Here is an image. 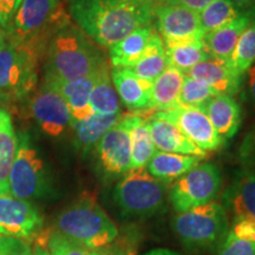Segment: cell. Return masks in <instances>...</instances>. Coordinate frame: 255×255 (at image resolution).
<instances>
[{"label": "cell", "instance_id": "obj_11", "mask_svg": "<svg viewBox=\"0 0 255 255\" xmlns=\"http://www.w3.org/2000/svg\"><path fill=\"white\" fill-rule=\"evenodd\" d=\"M130 123L131 114L122 115V119L102 137L96 145L98 164L107 176H122L130 170Z\"/></svg>", "mask_w": 255, "mask_h": 255}, {"label": "cell", "instance_id": "obj_14", "mask_svg": "<svg viewBox=\"0 0 255 255\" xmlns=\"http://www.w3.org/2000/svg\"><path fill=\"white\" fill-rule=\"evenodd\" d=\"M154 24L163 41L202 40L205 37L199 13L181 6L156 5Z\"/></svg>", "mask_w": 255, "mask_h": 255}, {"label": "cell", "instance_id": "obj_48", "mask_svg": "<svg viewBox=\"0 0 255 255\" xmlns=\"http://www.w3.org/2000/svg\"><path fill=\"white\" fill-rule=\"evenodd\" d=\"M20 255H33V254H32V252H31L30 246H27L26 248H25V250L23 251V253H21Z\"/></svg>", "mask_w": 255, "mask_h": 255}, {"label": "cell", "instance_id": "obj_16", "mask_svg": "<svg viewBox=\"0 0 255 255\" xmlns=\"http://www.w3.org/2000/svg\"><path fill=\"white\" fill-rule=\"evenodd\" d=\"M213 89L218 95L234 96L240 91L242 75L229 65L228 60L210 58L201 62L184 73Z\"/></svg>", "mask_w": 255, "mask_h": 255}, {"label": "cell", "instance_id": "obj_9", "mask_svg": "<svg viewBox=\"0 0 255 255\" xmlns=\"http://www.w3.org/2000/svg\"><path fill=\"white\" fill-rule=\"evenodd\" d=\"M222 189L221 170L214 163L196 165L177 178L169 190V200L175 212L184 213L214 202Z\"/></svg>", "mask_w": 255, "mask_h": 255}, {"label": "cell", "instance_id": "obj_26", "mask_svg": "<svg viewBox=\"0 0 255 255\" xmlns=\"http://www.w3.org/2000/svg\"><path fill=\"white\" fill-rule=\"evenodd\" d=\"M110 65L108 60L98 69L90 95V107L94 114L117 115L121 114L119 95L111 81Z\"/></svg>", "mask_w": 255, "mask_h": 255}, {"label": "cell", "instance_id": "obj_5", "mask_svg": "<svg viewBox=\"0 0 255 255\" xmlns=\"http://www.w3.org/2000/svg\"><path fill=\"white\" fill-rule=\"evenodd\" d=\"M169 184L145 168L130 169L114 189V201L127 218H150L164 207Z\"/></svg>", "mask_w": 255, "mask_h": 255}, {"label": "cell", "instance_id": "obj_12", "mask_svg": "<svg viewBox=\"0 0 255 255\" xmlns=\"http://www.w3.org/2000/svg\"><path fill=\"white\" fill-rule=\"evenodd\" d=\"M43 218L33 203L0 194V234L27 242L39 234Z\"/></svg>", "mask_w": 255, "mask_h": 255}, {"label": "cell", "instance_id": "obj_21", "mask_svg": "<svg viewBox=\"0 0 255 255\" xmlns=\"http://www.w3.org/2000/svg\"><path fill=\"white\" fill-rule=\"evenodd\" d=\"M255 20V15L245 13L218 30L209 32L203 37V47L213 59L228 60L232 56L239 38Z\"/></svg>", "mask_w": 255, "mask_h": 255}, {"label": "cell", "instance_id": "obj_13", "mask_svg": "<svg viewBox=\"0 0 255 255\" xmlns=\"http://www.w3.org/2000/svg\"><path fill=\"white\" fill-rule=\"evenodd\" d=\"M30 114L41 131L51 137L62 136L71 129L72 117L70 110L56 90L46 84H41L30 98Z\"/></svg>", "mask_w": 255, "mask_h": 255}, {"label": "cell", "instance_id": "obj_29", "mask_svg": "<svg viewBox=\"0 0 255 255\" xmlns=\"http://www.w3.org/2000/svg\"><path fill=\"white\" fill-rule=\"evenodd\" d=\"M165 49L167 65L181 70L186 73L188 70L201 62L210 59L208 53L203 47L202 40L186 41H163Z\"/></svg>", "mask_w": 255, "mask_h": 255}, {"label": "cell", "instance_id": "obj_18", "mask_svg": "<svg viewBox=\"0 0 255 255\" xmlns=\"http://www.w3.org/2000/svg\"><path fill=\"white\" fill-rule=\"evenodd\" d=\"M97 71L89 77L77 79V81H63V79L44 76V84L56 90L65 101L73 122L87 120L94 115V111L90 107V95Z\"/></svg>", "mask_w": 255, "mask_h": 255}, {"label": "cell", "instance_id": "obj_38", "mask_svg": "<svg viewBox=\"0 0 255 255\" xmlns=\"http://www.w3.org/2000/svg\"><path fill=\"white\" fill-rule=\"evenodd\" d=\"M27 246V242L0 234V255H20Z\"/></svg>", "mask_w": 255, "mask_h": 255}, {"label": "cell", "instance_id": "obj_39", "mask_svg": "<svg viewBox=\"0 0 255 255\" xmlns=\"http://www.w3.org/2000/svg\"><path fill=\"white\" fill-rule=\"evenodd\" d=\"M214 0H163L164 4L181 6V7L195 11L197 13H200L203 8H206Z\"/></svg>", "mask_w": 255, "mask_h": 255}, {"label": "cell", "instance_id": "obj_50", "mask_svg": "<svg viewBox=\"0 0 255 255\" xmlns=\"http://www.w3.org/2000/svg\"><path fill=\"white\" fill-rule=\"evenodd\" d=\"M0 100H1V96H0Z\"/></svg>", "mask_w": 255, "mask_h": 255}, {"label": "cell", "instance_id": "obj_37", "mask_svg": "<svg viewBox=\"0 0 255 255\" xmlns=\"http://www.w3.org/2000/svg\"><path fill=\"white\" fill-rule=\"evenodd\" d=\"M231 232L235 237L245 240L255 241V223L245 219H237L233 222Z\"/></svg>", "mask_w": 255, "mask_h": 255}, {"label": "cell", "instance_id": "obj_27", "mask_svg": "<svg viewBox=\"0 0 255 255\" xmlns=\"http://www.w3.org/2000/svg\"><path fill=\"white\" fill-rule=\"evenodd\" d=\"M129 136L131 150L130 169L145 168L156 152V148L152 142L148 122L141 115L131 113Z\"/></svg>", "mask_w": 255, "mask_h": 255}, {"label": "cell", "instance_id": "obj_19", "mask_svg": "<svg viewBox=\"0 0 255 255\" xmlns=\"http://www.w3.org/2000/svg\"><path fill=\"white\" fill-rule=\"evenodd\" d=\"M200 109L207 115L223 142L237 135L242 122V110L232 96L216 95Z\"/></svg>", "mask_w": 255, "mask_h": 255}, {"label": "cell", "instance_id": "obj_45", "mask_svg": "<svg viewBox=\"0 0 255 255\" xmlns=\"http://www.w3.org/2000/svg\"><path fill=\"white\" fill-rule=\"evenodd\" d=\"M9 31H11V23H8V21L0 14V34L7 37L9 34Z\"/></svg>", "mask_w": 255, "mask_h": 255}, {"label": "cell", "instance_id": "obj_7", "mask_svg": "<svg viewBox=\"0 0 255 255\" xmlns=\"http://www.w3.org/2000/svg\"><path fill=\"white\" fill-rule=\"evenodd\" d=\"M171 227L189 248H210L227 237V213L222 205L210 202L178 213L171 220Z\"/></svg>", "mask_w": 255, "mask_h": 255}, {"label": "cell", "instance_id": "obj_25", "mask_svg": "<svg viewBox=\"0 0 255 255\" xmlns=\"http://www.w3.org/2000/svg\"><path fill=\"white\" fill-rule=\"evenodd\" d=\"M154 26H143L132 31L126 38L109 49V59L113 68H132L141 58Z\"/></svg>", "mask_w": 255, "mask_h": 255}, {"label": "cell", "instance_id": "obj_34", "mask_svg": "<svg viewBox=\"0 0 255 255\" xmlns=\"http://www.w3.org/2000/svg\"><path fill=\"white\" fill-rule=\"evenodd\" d=\"M43 240L51 255H107L101 252L88 250L77 244H73L58 234L56 231L49 232V234L44 235Z\"/></svg>", "mask_w": 255, "mask_h": 255}, {"label": "cell", "instance_id": "obj_30", "mask_svg": "<svg viewBox=\"0 0 255 255\" xmlns=\"http://www.w3.org/2000/svg\"><path fill=\"white\" fill-rule=\"evenodd\" d=\"M165 68H167V58H165L163 39L154 30L141 58L130 69L139 78L152 83Z\"/></svg>", "mask_w": 255, "mask_h": 255}, {"label": "cell", "instance_id": "obj_49", "mask_svg": "<svg viewBox=\"0 0 255 255\" xmlns=\"http://www.w3.org/2000/svg\"><path fill=\"white\" fill-rule=\"evenodd\" d=\"M254 11H255V0H254Z\"/></svg>", "mask_w": 255, "mask_h": 255}, {"label": "cell", "instance_id": "obj_23", "mask_svg": "<svg viewBox=\"0 0 255 255\" xmlns=\"http://www.w3.org/2000/svg\"><path fill=\"white\" fill-rule=\"evenodd\" d=\"M184 79V73L171 65L152 82L150 107L146 113L150 115L178 107V96Z\"/></svg>", "mask_w": 255, "mask_h": 255}, {"label": "cell", "instance_id": "obj_36", "mask_svg": "<svg viewBox=\"0 0 255 255\" xmlns=\"http://www.w3.org/2000/svg\"><path fill=\"white\" fill-rule=\"evenodd\" d=\"M239 157L242 167L255 170V127L245 136L239 150Z\"/></svg>", "mask_w": 255, "mask_h": 255}, {"label": "cell", "instance_id": "obj_4", "mask_svg": "<svg viewBox=\"0 0 255 255\" xmlns=\"http://www.w3.org/2000/svg\"><path fill=\"white\" fill-rule=\"evenodd\" d=\"M56 232L73 244L98 251L119 235L115 223L95 197L85 195L66 207L56 219Z\"/></svg>", "mask_w": 255, "mask_h": 255}, {"label": "cell", "instance_id": "obj_1", "mask_svg": "<svg viewBox=\"0 0 255 255\" xmlns=\"http://www.w3.org/2000/svg\"><path fill=\"white\" fill-rule=\"evenodd\" d=\"M68 8L72 20L95 44L109 49L132 31L154 24V5L69 0Z\"/></svg>", "mask_w": 255, "mask_h": 255}, {"label": "cell", "instance_id": "obj_44", "mask_svg": "<svg viewBox=\"0 0 255 255\" xmlns=\"http://www.w3.org/2000/svg\"><path fill=\"white\" fill-rule=\"evenodd\" d=\"M33 255H51L50 252L47 251L45 242H44L43 239H37L36 245L33 247V252H32Z\"/></svg>", "mask_w": 255, "mask_h": 255}, {"label": "cell", "instance_id": "obj_31", "mask_svg": "<svg viewBox=\"0 0 255 255\" xmlns=\"http://www.w3.org/2000/svg\"><path fill=\"white\" fill-rule=\"evenodd\" d=\"M242 14L245 13L239 11L227 0H214L199 13L201 27L205 34L218 30Z\"/></svg>", "mask_w": 255, "mask_h": 255}, {"label": "cell", "instance_id": "obj_47", "mask_svg": "<svg viewBox=\"0 0 255 255\" xmlns=\"http://www.w3.org/2000/svg\"><path fill=\"white\" fill-rule=\"evenodd\" d=\"M6 41H7V37L2 36V34H0V49H1V47L5 45Z\"/></svg>", "mask_w": 255, "mask_h": 255}, {"label": "cell", "instance_id": "obj_42", "mask_svg": "<svg viewBox=\"0 0 255 255\" xmlns=\"http://www.w3.org/2000/svg\"><path fill=\"white\" fill-rule=\"evenodd\" d=\"M248 94L255 107V64L248 70Z\"/></svg>", "mask_w": 255, "mask_h": 255}, {"label": "cell", "instance_id": "obj_20", "mask_svg": "<svg viewBox=\"0 0 255 255\" xmlns=\"http://www.w3.org/2000/svg\"><path fill=\"white\" fill-rule=\"evenodd\" d=\"M145 120L150 129L152 142L158 151L196 156L201 158H205L207 156V152L191 142L175 124L168 121L150 119V117Z\"/></svg>", "mask_w": 255, "mask_h": 255}, {"label": "cell", "instance_id": "obj_17", "mask_svg": "<svg viewBox=\"0 0 255 255\" xmlns=\"http://www.w3.org/2000/svg\"><path fill=\"white\" fill-rule=\"evenodd\" d=\"M111 81L120 101L133 114L148 111L152 83L139 78L129 68H111Z\"/></svg>", "mask_w": 255, "mask_h": 255}, {"label": "cell", "instance_id": "obj_8", "mask_svg": "<svg viewBox=\"0 0 255 255\" xmlns=\"http://www.w3.org/2000/svg\"><path fill=\"white\" fill-rule=\"evenodd\" d=\"M18 148L8 175V193L21 200L49 195L51 186L43 159L27 132L18 133Z\"/></svg>", "mask_w": 255, "mask_h": 255}, {"label": "cell", "instance_id": "obj_32", "mask_svg": "<svg viewBox=\"0 0 255 255\" xmlns=\"http://www.w3.org/2000/svg\"><path fill=\"white\" fill-rule=\"evenodd\" d=\"M228 63L242 76L255 64V20L239 38Z\"/></svg>", "mask_w": 255, "mask_h": 255}, {"label": "cell", "instance_id": "obj_46", "mask_svg": "<svg viewBox=\"0 0 255 255\" xmlns=\"http://www.w3.org/2000/svg\"><path fill=\"white\" fill-rule=\"evenodd\" d=\"M144 255H180L176 252L169 251V250H163V248H158V250H152Z\"/></svg>", "mask_w": 255, "mask_h": 255}, {"label": "cell", "instance_id": "obj_6", "mask_svg": "<svg viewBox=\"0 0 255 255\" xmlns=\"http://www.w3.org/2000/svg\"><path fill=\"white\" fill-rule=\"evenodd\" d=\"M40 56L25 44L12 40L0 49V96L24 100L36 91Z\"/></svg>", "mask_w": 255, "mask_h": 255}, {"label": "cell", "instance_id": "obj_40", "mask_svg": "<svg viewBox=\"0 0 255 255\" xmlns=\"http://www.w3.org/2000/svg\"><path fill=\"white\" fill-rule=\"evenodd\" d=\"M21 0H0V14L4 17L8 23H11L12 18L17 12Z\"/></svg>", "mask_w": 255, "mask_h": 255}, {"label": "cell", "instance_id": "obj_2", "mask_svg": "<svg viewBox=\"0 0 255 255\" xmlns=\"http://www.w3.org/2000/svg\"><path fill=\"white\" fill-rule=\"evenodd\" d=\"M45 57L44 76L63 81L89 77L108 60L100 47L72 21L52 37Z\"/></svg>", "mask_w": 255, "mask_h": 255}, {"label": "cell", "instance_id": "obj_41", "mask_svg": "<svg viewBox=\"0 0 255 255\" xmlns=\"http://www.w3.org/2000/svg\"><path fill=\"white\" fill-rule=\"evenodd\" d=\"M233 6H235L242 13H251L255 15L254 0H227Z\"/></svg>", "mask_w": 255, "mask_h": 255}, {"label": "cell", "instance_id": "obj_15", "mask_svg": "<svg viewBox=\"0 0 255 255\" xmlns=\"http://www.w3.org/2000/svg\"><path fill=\"white\" fill-rule=\"evenodd\" d=\"M226 208L234 220L245 219L255 223V170L242 167L235 173L222 195Z\"/></svg>", "mask_w": 255, "mask_h": 255}, {"label": "cell", "instance_id": "obj_10", "mask_svg": "<svg viewBox=\"0 0 255 255\" xmlns=\"http://www.w3.org/2000/svg\"><path fill=\"white\" fill-rule=\"evenodd\" d=\"M148 117L164 120L175 124L191 142L195 143L200 149L206 152L218 150L225 144L223 139L215 131L207 115L200 108L178 105L173 109L149 115ZM148 117H144V119H148Z\"/></svg>", "mask_w": 255, "mask_h": 255}, {"label": "cell", "instance_id": "obj_28", "mask_svg": "<svg viewBox=\"0 0 255 255\" xmlns=\"http://www.w3.org/2000/svg\"><path fill=\"white\" fill-rule=\"evenodd\" d=\"M18 148V136L7 110L0 109V194H8V175Z\"/></svg>", "mask_w": 255, "mask_h": 255}, {"label": "cell", "instance_id": "obj_22", "mask_svg": "<svg viewBox=\"0 0 255 255\" xmlns=\"http://www.w3.org/2000/svg\"><path fill=\"white\" fill-rule=\"evenodd\" d=\"M123 114L97 115L94 114L87 120L72 122L73 145L83 155H87L96 148L101 138L122 119Z\"/></svg>", "mask_w": 255, "mask_h": 255}, {"label": "cell", "instance_id": "obj_33", "mask_svg": "<svg viewBox=\"0 0 255 255\" xmlns=\"http://www.w3.org/2000/svg\"><path fill=\"white\" fill-rule=\"evenodd\" d=\"M216 95L218 94L206 84L184 75L182 88L178 96V105L201 108Z\"/></svg>", "mask_w": 255, "mask_h": 255}, {"label": "cell", "instance_id": "obj_24", "mask_svg": "<svg viewBox=\"0 0 255 255\" xmlns=\"http://www.w3.org/2000/svg\"><path fill=\"white\" fill-rule=\"evenodd\" d=\"M201 159L202 158L196 156L156 151L148 163L146 170L157 180L170 184L174 180H177L199 165Z\"/></svg>", "mask_w": 255, "mask_h": 255}, {"label": "cell", "instance_id": "obj_43", "mask_svg": "<svg viewBox=\"0 0 255 255\" xmlns=\"http://www.w3.org/2000/svg\"><path fill=\"white\" fill-rule=\"evenodd\" d=\"M105 1L115 2V4H146V5H158L163 2V0H105Z\"/></svg>", "mask_w": 255, "mask_h": 255}, {"label": "cell", "instance_id": "obj_3", "mask_svg": "<svg viewBox=\"0 0 255 255\" xmlns=\"http://www.w3.org/2000/svg\"><path fill=\"white\" fill-rule=\"evenodd\" d=\"M70 23L71 17L62 0H21L7 38L30 46L41 58L52 37Z\"/></svg>", "mask_w": 255, "mask_h": 255}, {"label": "cell", "instance_id": "obj_35", "mask_svg": "<svg viewBox=\"0 0 255 255\" xmlns=\"http://www.w3.org/2000/svg\"><path fill=\"white\" fill-rule=\"evenodd\" d=\"M219 255H255V241L235 237L229 231L220 247Z\"/></svg>", "mask_w": 255, "mask_h": 255}]
</instances>
